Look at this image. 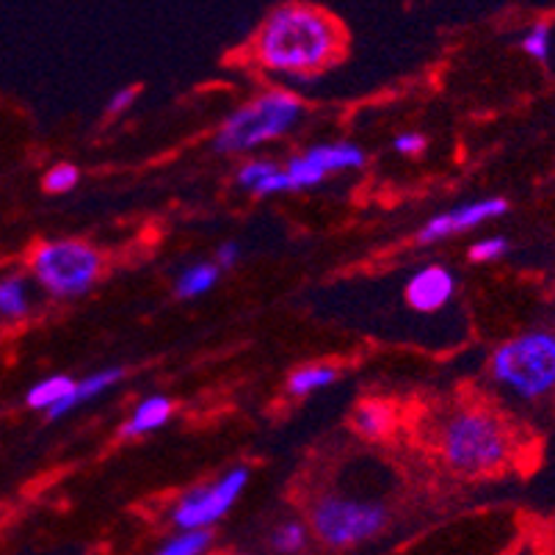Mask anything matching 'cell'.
Masks as SVG:
<instances>
[{
	"instance_id": "20",
	"label": "cell",
	"mask_w": 555,
	"mask_h": 555,
	"mask_svg": "<svg viewBox=\"0 0 555 555\" xmlns=\"http://www.w3.org/2000/svg\"><path fill=\"white\" fill-rule=\"evenodd\" d=\"M550 48H553V31H550L547 23L533 25L531 31L525 34L522 50L528 55H531V59H539V62H547Z\"/></svg>"
},
{
	"instance_id": "10",
	"label": "cell",
	"mask_w": 555,
	"mask_h": 555,
	"mask_svg": "<svg viewBox=\"0 0 555 555\" xmlns=\"http://www.w3.org/2000/svg\"><path fill=\"white\" fill-rule=\"evenodd\" d=\"M456 291V280L442 266H426L406 285V301L421 312L442 310Z\"/></svg>"
},
{
	"instance_id": "2",
	"label": "cell",
	"mask_w": 555,
	"mask_h": 555,
	"mask_svg": "<svg viewBox=\"0 0 555 555\" xmlns=\"http://www.w3.org/2000/svg\"><path fill=\"white\" fill-rule=\"evenodd\" d=\"M492 376L517 398L537 401L555 392V332H525L501 343L492 354Z\"/></svg>"
},
{
	"instance_id": "1",
	"label": "cell",
	"mask_w": 555,
	"mask_h": 555,
	"mask_svg": "<svg viewBox=\"0 0 555 555\" xmlns=\"http://www.w3.org/2000/svg\"><path fill=\"white\" fill-rule=\"evenodd\" d=\"M332 50H335V31L330 20L301 7H285L271 14L257 37L260 62L287 75L321 67Z\"/></svg>"
},
{
	"instance_id": "26",
	"label": "cell",
	"mask_w": 555,
	"mask_h": 555,
	"mask_svg": "<svg viewBox=\"0 0 555 555\" xmlns=\"http://www.w3.org/2000/svg\"><path fill=\"white\" fill-rule=\"evenodd\" d=\"M133 98H135V89H122V92H116L114 98H111L108 108L114 111V114L116 111H125L130 103H133Z\"/></svg>"
},
{
	"instance_id": "11",
	"label": "cell",
	"mask_w": 555,
	"mask_h": 555,
	"mask_svg": "<svg viewBox=\"0 0 555 555\" xmlns=\"http://www.w3.org/2000/svg\"><path fill=\"white\" fill-rule=\"evenodd\" d=\"M122 376H125L122 367H108V371L94 373V376L83 378V382H75L73 396H69L67 401L59 403V406H55V409H50L48 417H53V421H55V417L67 415L69 409L78 406V403H83V401H92V398H98L100 392H105V390H108V387H114L116 382H119V378H122Z\"/></svg>"
},
{
	"instance_id": "6",
	"label": "cell",
	"mask_w": 555,
	"mask_h": 555,
	"mask_svg": "<svg viewBox=\"0 0 555 555\" xmlns=\"http://www.w3.org/2000/svg\"><path fill=\"white\" fill-rule=\"evenodd\" d=\"M98 249L83 241H50L31 257V271L39 285L53 296H80L94 285L100 274Z\"/></svg>"
},
{
	"instance_id": "5",
	"label": "cell",
	"mask_w": 555,
	"mask_h": 555,
	"mask_svg": "<svg viewBox=\"0 0 555 555\" xmlns=\"http://www.w3.org/2000/svg\"><path fill=\"white\" fill-rule=\"evenodd\" d=\"M387 519H390V514L378 503L326 494L312 506L310 525L321 542L343 550L376 539L387 528Z\"/></svg>"
},
{
	"instance_id": "17",
	"label": "cell",
	"mask_w": 555,
	"mask_h": 555,
	"mask_svg": "<svg viewBox=\"0 0 555 555\" xmlns=\"http://www.w3.org/2000/svg\"><path fill=\"white\" fill-rule=\"evenodd\" d=\"M28 287L20 276H7L0 280V315L23 318L28 312Z\"/></svg>"
},
{
	"instance_id": "27",
	"label": "cell",
	"mask_w": 555,
	"mask_h": 555,
	"mask_svg": "<svg viewBox=\"0 0 555 555\" xmlns=\"http://www.w3.org/2000/svg\"><path fill=\"white\" fill-rule=\"evenodd\" d=\"M238 255H241V249H238V244H224L219 249V266L221 269H230L232 262L238 260Z\"/></svg>"
},
{
	"instance_id": "8",
	"label": "cell",
	"mask_w": 555,
	"mask_h": 555,
	"mask_svg": "<svg viewBox=\"0 0 555 555\" xmlns=\"http://www.w3.org/2000/svg\"><path fill=\"white\" fill-rule=\"evenodd\" d=\"M365 164V155L354 144H321V147L307 150L301 158H294L285 166V175L291 180V189H307L315 185L337 169H360Z\"/></svg>"
},
{
	"instance_id": "3",
	"label": "cell",
	"mask_w": 555,
	"mask_h": 555,
	"mask_svg": "<svg viewBox=\"0 0 555 555\" xmlns=\"http://www.w3.org/2000/svg\"><path fill=\"white\" fill-rule=\"evenodd\" d=\"M512 453V440L501 421L481 409L459 412L442 428V456L462 476L498 470Z\"/></svg>"
},
{
	"instance_id": "12",
	"label": "cell",
	"mask_w": 555,
	"mask_h": 555,
	"mask_svg": "<svg viewBox=\"0 0 555 555\" xmlns=\"http://www.w3.org/2000/svg\"><path fill=\"white\" fill-rule=\"evenodd\" d=\"M171 417V401L164 396H153L147 401H141L130 421L122 426V437H139V434H150L155 428L164 426Z\"/></svg>"
},
{
	"instance_id": "24",
	"label": "cell",
	"mask_w": 555,
	"mask_h": 555,
	"mask_svg": "<svg viewBox=\"0 0 555 555\" xmlns=\"http://www.w3.org/2000/svg\"><path fill=\"white\" fill-rule=\"evenodd\" d=\"M280 191H291V180H287L285 169H276L274 175H269V178L257 185L255 194L257 196H269V194H280Z\"/></svg>"
},
{
	"instance_id": "14",
	"label": "cell",
	"mask_w": 555,
	"mask_h": 555,
	"mask_svg": "<svg viewBox=\"0 0 555 555\" xmlns=\"http://www.w3.org/2000/svg\"><path fill=\"white\" fill-rule=\"evenodd\" d=\"M354 426L357 431L371 437V440H378V437H385V434L390 431L392 409L382 401L362 403V406L354 412Z\"/></svg>"
},
{
	"instance_id": "16",
	"label": "cell",
	"mask_w": 555,
	"mask_h": 555,
	"mask_svg": "<svg viewBox=\"0 0 555 555\" xmlns=\"http://www.w3.org/2000/svg\"><path fill=\"white\" fill-rule=\"evenodd\" d=\"M335 376H337V371L330 365L299 367V371H294V376L287 378V390L294 392V396H310V392L318 390V387L332 385V382H335Z\"/></svg>"
},
{
	"instance_id": "23",
	"label": "cell",
	"mask_w": 555,
	"mask_h": 555,
	"mask_svg": "<svg viewBox=\"0 0 555 555\" xmlns=\"http://www.w3.org/2000/svg\"><path fill=\"white\" fill-rule=\"evenodd\" d=\"M508 251V241L506 238H483L478 244L470 246V257L476 262H489V260H498Z\"/></svg>"
},
{
	"instance_id": "13",
	"label": "cell",
	"mask_w": 555,
	"mask_h": 555,
	"mask_svg": "<svg viewBox=\"0 0 555 555\" xmlns=\"http://www.w3.org/2000/svg\"><path fill=\"white\" fill-rule=\"evenodd\" d=\"M75 390V382L69 376H50L34 385L25 396V403L31 409H55L62 401H67Z\"/></svg>"
},
{
	"instance_id": "7",
	"label": "cell",
	"mask_w": 555,
	"mask_h": 555,
	"mask_svg": "<svg viewBox=\"0 0 555 555\" xmlns=\"http://www.w3.org/2000/svg\"><path fill=\"white\" fill-rule=\"evenodd\" d=\"M246 481H249V473L244 467H235L210 487L194 489V492L185 494L178 508L171 512V519L183 531H205L208 525L219 522L230 512L232 503L238 501L241 492H244Z\"/></svg>"
},
{
	"instance_id": "4",
	"label": "cell",
	"mask_w": 555,
	"mask_h": 555,
	"mask_svg": "<svg viewBox=\"0 0 555 555\" xmlns=\"http://www.w3.org/2000/svg\"><path fill=\"white\" fill-rule=\"evenodd\" d=\"M301 114V103L287 92H269L251 100L241 111L221 125L216 135V150L219 153H241L257 144H266L271 139H280L282 133L294 128Z\"/></svg>"
},
{
	"instance_id": "22",
	"label": "cell",
	"mask_w": 555,
	"mask_h": 555,
	"mask_svg": "<svg viewBox=\"0 0 555 555\" xmlns=\"http://www.w3.org/2000/svg\"><path fill=\"white\" fill-rule=\"evenodd\" d=\"M276 169H280V166L269 164V160H251V164H246L244 169L238 171V183L244 185V189L255 191L257 185H260L262 180L269 178V175H274Z\"/></svg>"
},
{
	"instance_id": "25",
	"label": "cell",
	"mask_w": 555,
	"mask_h": 555,
	"mask_svg": "<svg viewBox=\"0 0 555 555\" xmlns=\"http://www.w3.org/2000/svg\"><path fill=\"white\" fill-rule=\"evenodd\" d=\"M396 150L403 155H415L426 150V139L421 133H403L396 139Z\"/></svg>"
},
{
	"instance_id": "15",
	"label": "cell",
	"mask_w": 555,
	"mask_h": 555,
	"mask_svg": "<svg viewBox=\"0 0 555 555\" xmlns=\"http://www.w3.org/2000/svg\"><path fill=\"white\" fill-rule=\"evenodd\" d=\"M216 276H219V266H214V262H196V266H191V269H185L180 274L178 294L183 299L208 294L210 287L216 285Z\"/></svg>"
},
{
	"instance_id": "19",
	"label": "cell",
	"mask_w": 555,
	"mask_h": 555,
	"mask_svg": "<svg viewBox=\"0 0 555 555\" xmlns=\"http://www.w3.org/2000/svg\"><path fill=\"white\" fill-rule=\"evenodd\" d=\"M307 544V528L301 522H285L271 533V547L282 555L301 553Z\"/></svg>"
},
{
	"instance_id": "18",
	"label": "cell",
	"mask_w": 555,
	"mask_h": 555,
	"mask_svg": "<svg viewBox=\"0 0 555 555\" xmlns=\"http://www.w3.org/2000/svg\"><path fill=\"white\" fill-rule=\"evenodd\" d=\"M210 547L208 531H183L180 537L169 539L155 555H202Z\"/></svg>"
},
{
	"instance_id": "21",
	"label": "cell",
	"mask_w": 555,
	"mask_h": 555,
	"mask_svg": "<svg viewBox=\"0 0 555 555\" xmlns=\"http://www.w3.org/2000/svg\"><path fill=\"white\" fill-rule=\"evenodd\" d=\"M78 178L80 171L75 169V166L59 164L44 175V189H48L50 194H67V191H73L75 185H78Z\"/></svg>"
},
{
	"instance_id": "9",
	"label": "cell",
	"mask_w": 555,
	"mask_h": 555,
	"mask_svg": "<svg viewBox=\"0 0 555 555\" xmlns=\"http://www.w3.org/2000/svg\"><path fill=\"white\" fill-rule=\"evenodd\" d=\"M508 210V202L506 199H481V202H470V205H462L456 210H448L442 216H434L426 227L421 230L417 241L421 244H434V241H442L448 238L451 232H464V230H473V227L483 224V221H492L498 216H503Z\"/></svg>"
}]
</instances>
